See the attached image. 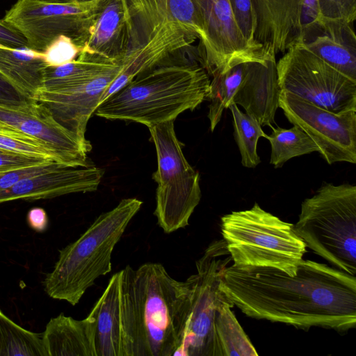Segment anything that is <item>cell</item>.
Here are the masks:
<instances>
[{"instance_id": "5bb4252c", "label": "cell", "mask_w": 356, "mask_h": 356, "mask_svg": "<svg viewBox=\"0 0 356 356\" xmlns=\"http://www.w3.org/2000/svg\"><path fill=\"white\" fill-rule=\"evenodd\" d=\"M0 122L38 140L58 162L67 166H87L92 146L58 122L48 108L36 100L24 104H0Z\"/></svg>"}, {"instance_id": "603a6c76", "label": "cell", "mask_w": 356, "mask_h": 356, "mask_svg": "<svg viewBox=\"0 0 356 356\" xmlns=\"http://www.w3.org/2000/svg\"><path fill=\"white\" fill-rule=\"evenodd\" d=\"M304 42L314 54L356 81V36L352 25L325 21L321 32Z\"/></svg>"}, {"instance_id": "1f68e13d", "label": "cell", "mask_w": 356, "mask_h": 356, "mask_svg": "<svg viewBox=\"0 0 356 356\" xmlns=\"http://www.w3.org/2000/svg\"><path fill=\"white\" fill-rule=\"evenodd\" d=\"M323 24L325 21L352 25L356 19V0H316Z\"/></svg>"}, {"instance_id": "6da1fadb", "label": "cell", "mask_w": 356, "mask_h": 356, "mask_svg": "<svg viewBox=\"0 0 356 356\" xmlns=\"http://www.w3.org/2000/svg\"><path fill=\"white\" fill-rule=\"evenodd\" d=\"M220 289L248 316L307 330L345 332L356 324V277L302 260L290 276L273 268L227 266Z\"/></svg>"}, {"instance_id": "e0dca14e", "label": "cell", "mask_w": 356, "mask_h": 356, "mask_svg": "<svg viewBox=\"0 0 356 356\" xmlns=\"http://www.w3.org/2000/svg\"><path fill=\"white\" fill-rule=\"evenodd\" d=\"M103 175L102 169L92 165L59 166L21 179L0 193V203L15 200L34 201L95 191Z\"/></svg>"}, {"instance_id": "b9f144b4", "label": "cell", "mask_w": 356, "mask_h": 356, "mask_svg": "<svg viewBox=\"0 0 356 356\" xmlns=\"http://www.w3.org/2000/svg\"><path fill=\"white\" fill-rule=\"evenodd\" d=\"M92 0H75V2H77V3H84V2H88V1H90Z\"/></svg>"}, {"instance_id": "9a60e30c", "label": "cell", "mask_w": 356, "mask_h": 356, "mask_svg": "<svg viewBox=\"0 0 356 356\" xmlns=\"http://www.w3.org/2000/svg\"><path fill=\"white\" fill-rule=\"evenodd\" d=\"M122 3L128 31L124 57L168 33L181 32L200 38L191 0H122Z\"/></svg>"}, {"instance_id": "8d00e7d4", "label": "cell", "mask_w": 356, "mask_h": 356, "mask_svg": "<svg viewBox=\"0 0 356 356\" xmlns=\"http://www.w3.org/2000/svg\"><path fill=\"white\" fill-rule=\"evenodd\" d=\"M0 45L14 49H28L24 35L14 26L0 19Z\"/></svg>"}, {"instance_id": "8992f818", "label": "cell", "mask_w": 356, "mask_h": 356, "mask_svg": "<svg viewBox=\"0 0 356 356\" xmlns=\"http://www.w3.org/2000/svg\"><path fill=\"white\" fill-rule=\"evenodd\" d=\"M294 225L306 247L337 269L356 273V186L326 184L301 204Z\"/></svg>"}, {"instance_id": "8fae6325", "label": "cell", "mask_w": 356, "mask_h": 356, "mask_svg": "<svg viewBox=\"0 0 356 356\" xmlns=\"http://www.w3.org/2000/svg\"><path fill=\"white\" fill-rule=\"evenodd\" d=\"M99 1L48 3L17 0L3 19L24 35L28 49L34 51L43 53L61 36L70 38L83 50Z\"/></svg>"}, {"instance_id": "277c9868", "label": "cell", "mask_w": 356, "mask_h": 356, "mask_svg": "<svg viewBox=\"0 0 356 356\" xmlns=\"http://www.w3.org/2000/svg\"><path fill=\"white\" fill-rule=\"evenodd\" d=\"M142 204L136 198L122 200L60 250L53 270L44 280L47 295L76 305L97 278L111 271L114 248Z\"/></svg>"}, {"instance_id": "9c48e42d", "label": "cell", "mask_w": 356, "mask_h": 356, "mask_svg": "<svg viewBox=\"0 0 356 356\" xmlns=\"http://www.w3.org/2000/svg\"><path fill=\"white\" fill-rule=\"evenodd\" d=\"M231 261L221 239L211 243L196 261V273L187 279L191 303L183 341L174 355L218 356L214 318L218 306L226 298L220 283Z\"/></svg>"}, {"instance_id": "30bf717a", "label": "cell", "mask_w": 356, "mask_h": 356, "mask_svg": "<svg viewBox=\"0 0 356 356\" xmlns=\"http://www.w3.org/2000/svg\"><path fill=\"white\" fill-rule=\"evenodd\" d=\"M200 31L197 47L202 65L209 76L236 65L270 60L265 51L252 46L243 34L229 0H191Z\"/></svg>"}, {"instance_id": "ac0fdd59", "label": "cell", "mask_w": 356, "mask_h": 356, "mask_svg": "<svg viewBox=\"0 0 356 356\" xmlns=\"http://www.w3.org/2000/svg\"><path fill=\"white\" fill-rule=\"evenodd\" d=\"M280 92L276 60H270L266 65L249 62L230 104L241 106L261 127L271 128L279 107Z\"/></svg>"}, {"instance_id": "5b68a950", "label": "cell", "mask_w": 356, "mask_h": 356, "mask_svg": "<svg viewBox=\"0 0 356 356\" xmlns=\"http://www.w3.org/2000/svg\"><path fill=\"white\" fill-rule=\"evenodd\" d=\"M221 232L233 266L238 268H273L294 276L307 252L293 224L257 202L251 209L223 216Z\"/></svg>"}, {"instance_id": "2e32d148", "label": "cell", "mask_w": 356, "mask_h": 356, "mask_svg": "<svg viewBox=\"0 0 356 356\" xmlns=\"http://www.w3.org/2000/svg\"><path fill=\"white\" fill-rule=\"evenodd\" d=\"M122 67V64L118 63L67 92L51 94L40 91L35 100L46 106L58 122L81 141L90 143L86 138L88 122L99 105L105 90Z\"/></svg>"}, {"instance_id": "d6a6232c", "label": "cell", "mask_w": 356, "mask_h": 356, "mask_svg": "<svg viewBox=\"0 0 356 356\" xmlns=\"http://www.w3.org/2000/svg\"><path fill=\"white\" fill-rule=\"evenodd\" d=\"M83 49L70 38L61 36L55 40L43 54L47 66H60L75 60Z\"/></svg>"}, {"instance_id": "7a4b0ae2", "label": "cell", "mask_w": 356, "mask_h": 356, "mask_svg": "<svg viewBox=\"0 0 356 356\" xmlns=\"http://www.w3.org/2000/svg\"><path fill=\"white\" fill-rule=\"evenodd\" d=\"M121 271L124 356H172L181 346L191 303L188 281L159 263Z\"/></svg>"}, {"instance_id": "ab89813d", "label": "cell", "mask_w": 356, "mask_h": 356, "mask_svg": "<svg viewBox=\"0 0 356 356\" xmlns=\"http://www.w3.org/2000/svg\"><path fill=\"white\" fill-rule=\"evenodd\" d=\"M48 3H74L75 0H31Z\"/></svg>"}, {"instance_id": "4dcf8cb0", "label": "cell", "mask_w": 356, "mask_h": 356, "mask_svg": "<svg viewBox=\"0 0 356 356\" xmlns=\"http://www.w3.org/2000/svg\"><path fill=\"white\" fill-rule=\"evenodd\" d=\"M0 149L58 162L54 154L44 145L23 133L0 131Z\"/></svg>"}, {"instance_id": "d590c367", "label": "cell", "mask_w": 356, "mask_h": 356, "mask_svg": "<svg viewBox=\"0 0 356 356\" xmlns=\"http://www.w3.org/2000/svg\"><path fill=\"white\" fill-rule=\"evenodd\" d=\"M46 161L49 160L0 149V172L35 165Z\"/></svg>"}, {"instance_id": "52a82bcc", "label": "cell", "mask_w": 356, "mask_h": 356, "mask_svg": "<svg viewBox=\"0 0 356 356\" xmlns=\"http://www.w3.org/2000/svg\"><path fill=\"white\" fill-rule=\"evenodd\" d=\"M156 152L157 183L154 212L159 227L170 234L188 225L201 199L200 175L189 164L178 140L174 121L148 127Z\"/></svg>"}, {"instance_id": "484cf974", "label": "cell", "mask_w": 356, "mask_h": 356, "mask_svg": "<svg viewBox=\"0 0 356 356\" xmlns=\"http://www.w3.org/2000/svg\"><path fill=\"white\" fill-rule=\"evenodd\" d=\"M226 297L217 307L214 331L218 356H256L258 353L237 321Z\"/></svg>"}, {"instance_id": "7402d4cb", "label": "cell", "mask_w": 356, "mask_h": 356, "mask_svg": "<svg viewBox=\"0 0 356 356\" xmlns=\"http://www.w3.org/2000/svg\"><path fill=\"white\" fill-rule=\"evenodd\" d=\"M196 40L184 33H170L127 56L122 62V67L120 73L103 93L100 104L136 76L161 63L170 54L181 48L191 45Z\"/></svg>"}, {"instance_id": "3957f363", "label": "cell", "mask_w": 356, "mask_h": 356, "mask_svg": "<svg viewBox=\"0 0 356 356\" xmlns=\"http://www.w3.org/2000/svg\"><path fill=\"white\" fill-rule=\"evenodd\" d=\"M210 81L209 75L199 64L161 63L110 95L95 114L147 127L175 121L181 113L193 111L208 99Z\"/></svg>"}, {"instance_id": "f1b7e54d", "label": "cell", "mask_w": 356, "mask_h": 356, "mask_svg": "<svg viewBox=\"0 0 356 356\" xmlns=\"http://www.w3.org/2000/svg\"><path fill=\"white\" fill-rule=\"evenodd\" d=\"M248 63L236 65L227 72L212 76L208 96L210 100L208 118L211 131H213L220 122L224 109L228 108L245 74Z\"/></svg>"}, {"instance_id": "d6986e66", "label": "cell", "mask_w": 356, "mask_h": 356, "mask_svg": "<svg viewBox=\"0 0 356 356\" xmlns=\"http://www.w3.org/2000/svg\"><path fill=\"white\" fill-rule=\"evenodd\" d=\"M127 46L128 31L122 0H99L83 51L122 63Z\"/></svg>"}, {"instance_id": "e575fe53", "label": "cell", "mask_w": 356, "mask_h": 356, "mask_svg": "<svg viewBox=\"0 0 356 356\" xmlns=\"http://www.w3.org/2000/svg\"><path fill=\"white\" fill-rule=\"evenodd\" d=\"M59 166L66 165L49 160L35 165L0 172V193L10 188L22 178L38 175Z\"/></svg>"}, {"instance_id": "60d3db41", "label": "cell", "mask_w": 356, "mask_h": 356, "mask_svg": "<svg viewBox=\"0 0 356 356\" xmlns=\"http://www.w3.org/2000/svg\"><path fill=\"white\" fill-rule=\"evenodd\" d=\"M0 131L6 132V133H12V134H17V133H21L16 129L8 126L6 124H3L2 122H0Z\"/></svg>"}, {"instance_id": "cb8c5ba5", "label": "cell", "mask_w": 356, "mask_h": 356, "mask_svg": "<svg viewBox=\"0 0 356 356\" xmlns=\"http://www.w3.org/2000/svg\"><path fill=\"white\" fill-rule=\"evenodd\" d=\"M118 63L96 54L82 51L74 60L60 66H47L38 92L62 94L86 83Z\"/></svg>"}, {"instance_id": "83f0119b", "label": "cell", "mask_w": 356, "mask_h": 356, "mask_svg": "<svg viewBox=\"0 0 356 356\" xmlns=\"http://www.w3.org/2000/svg\"><path fill=\"white\" fill-rule=\"evenodd\" d=\"M271 129V134L267 139L271 147L270 163L275 168L282 167L293 157L318 152L315 143L297 125L288 129L279 127Z\"/></svg>"}, {"instance_id": "ffe728a7", "label": "cell", "mask_w": 356, "mask_h": 356, "mask_svg": "<svg viewBox=\"0 0 356 356\" xmlns=\"http://www.w3.org/2000/svg\"><path fill=\"white\" fill-rule=\"evenodd\" d=\"M90 314L96 320L97 356H124L121 271L112 275Z\"/></svg>"}, {"instance_id": "4316f807", "label": "cell", "mask_w": 356, "mask_h": 356, "mask_svg": "<svg viewBox=\"0 0 356 356\" xmlns=\"http://www.w3.org/2000/svg\"><path fill=\"white\" fill-rule=\"evenodd\" d=\"M0 356H47L42 334L23 328L0 309Z\"/></svg>"}, {"instance_id": "f35d334b", "label": "cell", "mask_w": 356, "mask_h": 356, "mask_svg": "<svg viewBox=\"0 0 356 356\" xmlns=\"http://www.w3.org/2000/svg\"><path fill=\"white\" fill-rule=\"evenodd\" d=\"M29 226L38 232H44L49 225V218L45 210L41 207H33L27 213Z\"/></svg>"}, {"instance_id": "7c38bea8", "label": "cell", "mask_w": 356, "mask_h": 356, "mask_svg": "<svg viewBox=\"0 0 356 356\" xmlns=\"http://www.w3.org/2000/svg\"><path fill=\"white\" fill-rule=\"evenodd\" d=\"M278 106L312 138L328 164L356 163V111L335 113L282 90Z\"/></svg>"}, {"instance_id": "74e56055", "label": "cell", "mask_w": 356, "mask_h": 356, "mask_svg": "<svg viewBox=\"0 0 356 356\" xmlns=\"http://www.w3.org/2000/svg\"><path fill=\"white\" fill-rule=\"evenodd\" d=\"M31 100L0 73V104L18 106Z\"/></svg>"}, {"instance_id": "4fadbf2b", "label": "cell", "mask_w": 356, "mask_h": 356, "mask_svg": "<svg viewBox=\"0 0 356 356\" xmlns=\"http://www.w3.org/2000/svg\"><path fill=\"white\" fill-rule=\"evenodd\" d=\"M256 19L255 41L273 58L293 42L321 32L316 0H251Z\"/></svg>"}, {"instance_id": "836d02e7", "label": "cell", "mask_w": 356, "mask_h": 356, "mask_svg": "<svg viewBox=\"0 0 356 356\" xmlns=\"http://www.w3.org/2000/svg\"><path fill=\"white\" fill-rule=\"evenodd\" d=\"M229 1L235 19L248 42L252 46L265 51L263 46L257 43L254 39L256 19L252 1L229 0Z\"/></svg>"}, {"instance_id": "f546056e", "label": "cell", "mask_w": 356, "mask_h": 356, "mask_svg": "<svg viewBox=\"0 0 356 356\" xmlns=\"http://www.w3.org/2000/svg\"><path fill=\"white\" fill-rule=\"evenodd\" d=\"M233 118L234 136L238 147L243 166L254 168L260 162L257 143L261 137L268 138L260 124L253 117L243 113L235 104L228 106Z\"/></svg>"}, {"instance_id": "44dd1931", "label": "cell", "mask_w": 356, "mask_h": 356, "mask_svg": "<svg viewBox=\"0 0 356 356\" xmlns=\"http://www.w3.org/2000/svg\"><path fill=\"white\" fill-rule=\"evenodd\" d=\"M42 334L47 356H97L96 320L90 314L76 320L61 313L50 319Z\"/></svg>"}, {"instance_id": "d4e9b609", "label": "cell", "mask_w": 356, "mask_h": 356, "mask_svg": "<svg viewBox=\"0 0 356 356\" xmlns=\"http://www.w3.org/2000/svg\"><path fill=\"white\" fill-rule=\"evenodd\" d=\"M47 66L41 53L0 45V73L31 99L35 100Z\"/></svg>"}, {"instance_id": "ba28073f", "label": "cell", "mask_w": 356, "mask_h": 356, "mask_svg": "<svg viewBox=\"0 0 356 356\" xmlns=\"http://www.w3.org/2000/svg\"><path fill=\"white\" fill-rule=\"evenodd\" d=\"M280 90L329 111H356V81L314 54L302 40L291 44L276 62Z\"/></svg>"}]
</instances>
